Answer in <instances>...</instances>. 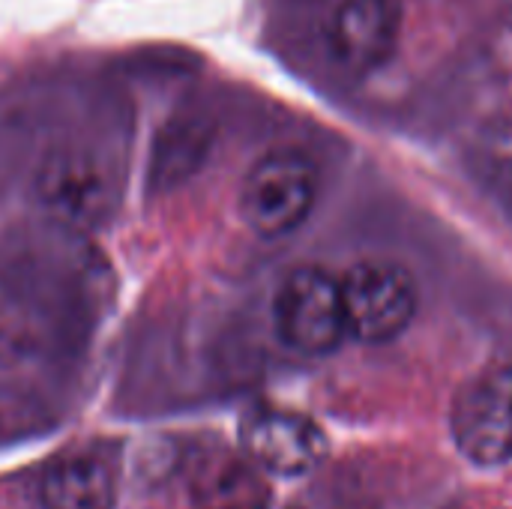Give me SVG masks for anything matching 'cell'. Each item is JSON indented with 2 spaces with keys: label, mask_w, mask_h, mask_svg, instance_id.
Segmentation results:
<instances>
[{
  "label": "cell",
  "mask_w": 512,
  "mask_h": 509,
  "mask_svg": "<svg viewBox=\"0 0 512 509\" xmlns=\"http://www.w3.org/2000/svg\"><path fill=\"white\" fill-rule=\"evenodd\" d=\"M327 42L333 57L357 75L384 66L399 42V3L342 0L330 18Z\"/></svg>",
  "instance_id": "cell-7"
},
{
  "label": "cell",
  "mask_w": 512,
  "mask_h": 509,
  "mask_svg": "<svg viewBox=\"0 0 512 509\" xmlns=\"http://www.w3.org/2000/svg\"><path fill=\"white\" fill-rule=\"evenodd\" d=\"M264 509H291V507H264Z\"/></svg>",
  "instance_id": "cell-11"
},
{
  "label": "cell",
  "mask_w": 512,
  "mask_h": 509,
  "mask_svg": "<svg viewBox=\"0 0 512 509\" xmlns=\"http://www.w3.org/2000/svg\"><path fill=\"white\" fill-rule=\"evenodd\" d=\"M189 495L198 509H264L270 486L246 456L210 453L198 459L189 480Z\"/></svg>",
  "instance_id": "cell-8"
},
{
  "label": "cell",
  "mask_w": 512,
  "mask_h": 509,
  "mask_svg": "<svg viewBox=\"0 0 512 509\" xmlns=\"http://www.w3.org/2000/svg\"><path fill=\"white\" fill-rule=\"evenodd\" d=\"M243 456L267 474L300 477L327 456L324 432L294 411H258L243 423Z\"/></svg>",
  "instance_id": "cell-6"
},
{
  "label": "cell",
  "mask_w": 512,
  "mask_h": 509,
  "mask_svg": "<svg viewBox=\"0 0 512 509\" xmlns=\"http://www.w3.org/2000/svg\"><path fill=\"white\" fill-rule=\"evenodd\" d=\"M45 509H114L117 474L99 456L57 459L39 483Z\"/></svg>",
  "instance_id": "cell-9"
},
{
  "label": "cell",
  "mask_w": 512,
  "mask_h": 509,
  "mask_svg": "<svg viewBox=\"0 0 512 509\" xmlns=\"http://www.w3.org/2000/svg\"><path fill=\"white\" fill-rule=\"evenodd\" d=\"M276 330L300 354H330L348 336L342 285L318 267L294 270L276 294Z\"/></svg>",
  "instance_id": "cell-3"
},
{
  "label": "cell",
  "mask_w": 512,
  "mask_h": 509,
  "mask_svg": "<svg viewBox=\"0 0 512 509\" xmlns=\"http://www.w3.org/2000/svg\"><path fill=\"white\" fill-rule=\"evenodd\" d=\"M318 198V171L297 150L261 156L243 180L240 210L246 225L261 237L291 234L306 222Z\"/></svg>",
  "instance_id": "cell-2"
},
{
  "label": "cell",
  "mask_w": 512,
  "mask_h": 509,
  "mask_svg": "<svg viewBox=\"0 0 512 509\" xmlns=\"http://www.w3.org/2000/svg\"><path fill=\"white\" fill-rule=\"evenodd\" d=\"M339 285L348 336L360 342L396 339L417 312V288L402 267L360 264Z\"/></svg>",
  "instance_id": "cell-4"
},
{
  "label": "cell",
  "mask_w": 512,
  "mask_h": 509,
  "mask_svg": "<svg viewBox=\"0 0 512 509\" xmlns=\"http://www.w3.org/2000/svg\"><path fill=\"white\" fill-rule=\"evenodd\" d=\"M483 156H486L489 174H492L498 183L512 186V123L498 126L495 132H489L486 147H483Z\"/></svg>",
  "instance_id": "cell-10"
},
{
  "label": "cell",
  "mask_w": 512,
  "mask_h": 509,
  "mask_svg": "<svg viewBox=\"0 0 512 509\" xmlns=\"http://www.w3.org/2000/svg\"><path fill=\"white\" fill-rule=\"evenodd\" d=\"M33 192L48 219L93 231L111 219L120 201V177L93 147H57L36 168Z\"/></svg>",
  "instance_id": "cell-1"
},
{
  "label": "cell",
  "mask_w": 512,
  "mask_h": 509,
  "mask_svg": "<svg viewBox=\"0 0 512 509\" xmlns=\"http://www.w3.org/2000/svg\"><path fill=\"white\" fill-rule=\"evenodd\" d=\"M453 438L477 465L512 459V369L471 381L453 405Z\"/></svg>",
  "instance_id": "cell-5"
}]
</instances>
